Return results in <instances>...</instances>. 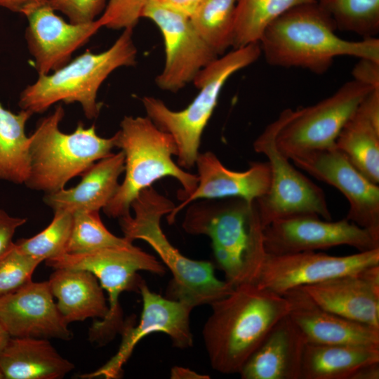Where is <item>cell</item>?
Masks as SVG:
<instances>
[{
  "mask_svg": "<svg viewBox=\"0 0 379 379\" xmlns=\"http://www.w3.org/2000/svg\"><path fill=\"white\" fill-rule=\"evenodd\" d=\"M210 305L212 312L204 326L203 339L211 367L225 374L239 373L290 310L286 297L253 283L235 286Z\"/></svg>",
  "mask_w": 379,
  "mask_h": 379,
  "instance_id": "6da1fadb",
  "label": "cell"
},
{
  "mask_svg": "<svg viewBox=\"0 0 379 379\" xmlns=\"http://www.w3.org/2000/svg\"><path fill=\"white\" fill-rule=\"evenodd\" d=\"M335 22L316 2L296 6L264 31L261 53L272 66L300 67L322 74L338 56L379 61V39L353 41L339 37Z\"/></svg>",
  "mask_w": 379,
  "mask_h": 379,
  "instance_id": "7a4b0ae2",
  "label": "cell"
},
{
  "mask_svg": "<svg viewBox=\"0 0 379 379\" xmlns=\"http://www.w3.org/2000/svg\"><path fill=\"white\" fill-rule=\"evenodd\" d=\"M175 206L152 186L143 190L131 204L133 216L129 213L119 218L124 237L131 243L136 239L147 242L171 271L173 279L168 288V298L193 307L211 305L228 295L234 286L216 277L213 263L185 257L167 239L161 227V219Z\"/></svg>",
  "mask_w": 379,
  "mask_h": 379,
  "instance_id": "3957f363",
  "label": "cell"
},
{
  "mask_svg": "<svg viewBox=\"0 0 379 379\" xmlns=\"http://www.w3.org/2000/svg\"><path fill=\"white\" fill-rule=\"evenodd\" d=\"M115 145L124 154L125 176L114 195L102 208L109 218L131 213V206L141 191L158 180L172 177L182 186L178 199L182 201L198 184V175L188 173L172 159L177 147L172 137L147 117L125 116L114 134Z\"/></svg>",
  "mask_w": 379,
  "mask_h": 379,
  "instance_id": "277c9868",
  "label": "cell"
},
{
  "mask_svg": "<svg viewBox=\"0 0 379 379\" xmlns=\"http://www.w3.org/2000/svg\"><path fill=\"white\" fill-rule=\"evenodd\" d=\"M136 55L133 29H125L107 50H86L53 73L39 75L20 93L18 105L34 114L46 112L57 102H77L86 118L95 119L102 107L97 101L100 86L115 69L135 65Z\"/></svg>",
  "mask_w": 379,
  "mask_h": 379,
  "instance_id": "5b68a950",
  "label": "cell"
},
{
  "mask_svg": "<svg viewBox=\"0 0 379 379\" xmlns=\"http://www.w3.org/2000/svg\"><path fill=\"white\" fill-rule=\"evenodd\" d=\"M261 54L258 42L233 49L212 61L194 79L199 92L182 110H172L161 100L152 96L142 98L147 116L173 139L177 164L181 168L190 169L195 165L204 130L225 84L234 74L254 63Z\"/></svg>",
  "mask_w": 379,
  "mask_h": 379,
  "instance_id": "8992f818",
  "label": "cell"
},
{
  "mask_svg": "<svg viewBox=\"0 0 379 379\" xmlns=\"http://www.w3.org/2000/svg\"><path fill=\"white\" fill-rule=\"evenodd\" d=\"M65 116L61 105L39 120L30 135V171L25 185L31 190L51 193L65 188L95 162L112 154L115 135L102 138L95 125L78 124L69 133L60 131Z\"/></svg>",
  "mask_w": 379,
  "mask_h": 379,
  "instance_id": "52a82bcc",
  "label": "cell"
},
{
  "mask_svg": "<svg viewBox=\"0 0 379 379\" xmlns=\"http://www.w3.org/2000/svg\"><path fill=\"white\" fill-rule=\"evenodd\" d=\"M53 269L85 270L92 272L108 294V312L105 318L95 321L91 330L92 341L99 343L110 340L124 326L119 305L120 295L126 291H138L142 280L138 271H147L163 275L166 267L162 262L133 244L110 247L79 254L64 253L46 260Z\"/></svg>",
  "mask_w": 379,
  "mask_h": 379,
  "instance_id": "ba28073f",
  "label": "cell"
},
{
  "mask_svg": "<svg viewBox=\"0 0 379 379\" xmlns=\"http://www.w3.org/2000/svg\"><path fill=\"white\" fill-rule=\"evenodd\" d=\"M293 112L290 108L284 109L253 144L255 152L267 158L271 172L267 193L254 201L262 227L275 220L298 215H317L326 220L332 218L322 189L298 171L277 146V135Z\"/></svg>",
  "mask_w": 379,
  "mask_h": 379,
  "instance_id": "9c48e42d",
  "label": "cell"
},
{
  "mask_svg": "<svg viewBox=\"0 0 379 379\" xmlns=\"http://www.w3.org/2000/svg\"><path fill=\"white\" fill-rule=\"evenodd\" d=\"M195 201L186 211L184 230L209 237L226 281L233 286L241 284L250 243L248 220L253 203L237 197Z\"/></svg>",
  "mask_w": 379,
  "mask_h": 379,
  "instance_id": "30bf717a",
  "label": "cell"
},
{
  "mask_svg": "<svg viewBox=\"0 0 379 379\" xmlns=\"http://www.w3.org/2000/svg\"><path fill=\"white\" fill-rule=\"evenodd\" d=\"M373 89L352 79L319 102L294 110L277 135L278 149L291 159L305 152L335 146L342 128Z\"/></svg>",
  "mask_w": 379,
  "mask_h": 379,
  "instance_id": "8fae6325",
  "label": "cell"
},
{
  "mask_svg": "<svg viewBox=\"0 0 379 379\" xmlns=\"http://www.w3.org/2000/svg\"><path fill=\"white\" fill-rule=\"evenodd\" d=\"M141 18L151 20L164 39L165 64L155 79L161 89L177 92L219 57L198 34L189 17L147 0Z\"/></svg>",
  "mask_w": 379,
  "mask_h": 379,
  "instance_id": "7c38bea8",
  "label": "cell"
},
{
  "mask_svg": "<svg viewBox=\"0 0 379 379\" xmlns=\"http://www.w3.org/2000/svg\"><path fill=\"white\" fill-rule=\"evenodd\" d=\"M375 265H379V248L343 256L314 251L281 255L267 253L253 284L283 295L295 288L355 274Z\"/></svg>",
  "mask_w": 379,
  "mask_h": 379,
  "instance_id": "4fadbf2b",
  "label": "cell"
},
{
  "mask_svg": "<svg viewBox=\"0 0 379 379\" xmlns=\"http://www.w3.org/2000/svg\"><path fill=\"white\" fill-rule=\"evenodd\" d=\"M138 291L142 300V310L139 323L124 325L122 340L117 353L96 371L80 375L81 378L103 377L118 378L122 367L131 357L136 345L149 334L160 332L166 334L175 347L190 348L193 345L190 317L192 305L152 291L144 280Z\"/></svg>",
  "mask_w": 379,
  "mask_h": 379,
  "instance_id": "5bb4252c",
  "label": "cell"
},
{
  "mask_svg": "<svg viewBox=\"0 0 379 379\" xmlns=\"http://www.w3.org/2000/svg\"><path fill=\"white\" fill-rule=\"evenodd\" d=\"M290 159L338 190L350 205L345 218L379 239V186L366 178L341 151L333 146L305 152Z\"/></svg>",
  "mask_w": 379,
  "mask_h": 379,
  "instance_id": "9a60e30c",
  "label": "cell"
},
{
  "mask_svg": "<svg viewBox=\"0 0 379 379\" xmlns=\"http://www.w3.org/2000/svg\"><path fill=\"white\" fill-rule=\"evenodd\" d=\"M267 253L281 255L346 245L359 252L379 248V239L346 218L333 222L317 215H298L275 220L262 228Z\"/></svg>",
  "mask_w": 379,
  "mask_h": 379,
  "instance_id": "2e32d148",
  "label": "cell"
},
{
  "mask_svg": "<svg viewBox=\"0 0 379 379\" xmlns=\"http://www.w3.org/2000/svg\"><path fill=\"white\" fill-rule=\"evenodd\" d=\"M25 39L39 75L54 72L71 60L72 54L100 29L97 20L74 24L65 21L48 4L25 15Z\"/></svg>",
  "mask_w": 379,
  "mask_h": 379,
  "instance_id": "e0dca14e",
  "label": "cell"
},
{
  "mask_svg": "<svg viewBox=\"0 0 379 379\" xmlns=\"http://www.w3.org/2000/svg\"><path fill=\"white\" fill-rule=\"evenodd\" d=\"M0 322L13 338L69 340L72 337L48 281H30L0 297Z\"/></svg>",
  "mask_w": 379,
  "mask_h": 379,
  "instance_id": "ac0fdd59",
  "label": "cell"
},
{
  "mask_svg": "<svg viewBox=\"0 0 379 379\" xmlns=\"http://www.w3.org/2000/svg\"><path fill=\"white\" fill-rule=\"evenodd\" d=\"M195 165L198 184L194 190L168 214L169 224L175 222L181 210L199 199L241 198L251 204L265 195L271 182L268 161L250 163L245 171L226 168L212 152L199 153Z\"/></svg>",
  "mask_w": 379,
  "mask_h": 379,
  "instance_id": "d6986e66",
  "label": "cell"
},
{
  "mask_svg": "<svg viewBox=\"0 0 379 379\" xmlns=\"http://www.w3.org/2000/svg\"><path fill=\"white\" fill-rule=\"evenodd\" d=\"M282 295L289 302V317L307 343L379 347V328L323 309L300 288H293Z\"/></svg>",
  "mask_w": 379,
  "mask_h": 379,
  "instance_id": "ffe728a7",
  "label": "cell"
},
{
  "mask_svg": "<svg viewBox=\"0 0 379 379\" xmlns=\"http://www.w3.org/2000/svg\"><path fill=\"white\" fill-rule=\"evenodd\" d=\"M306 344L288 314L272 327L239 373L243 379H300Z\"/></svg>",
  "mask_w": 379,
  "mask_h": 379,
  "instance_id": "44dd1931",
  "label": "cell"
},
{
  "mask_svg": "<svg viewBox=\"0 0 379 379\" xmlns=\"http://www.w3.org/2000/svg\"><path fill=\"white\" fill-rule=\"evenodd\" d=\"M360 272L298 288L323 309L379 328V286L367 281Z\"/></svg>",
  "mask_w": 379,
  "mask_h": 379,
  "instance_id": "7402d4cb",
  "label": "cell"
},
{
  "mask_svg": "<svg viewBox=\"0 0 379 379\" xmlns=\"http://www.w3.org/2000/svg\"><path fill=\"white\" fill-rule=\"evenodd\" d=\"M124 171V154L121 150L95 162L81 174L75 187L46 194L44 201L53 211H100L117 192Z\"/></svg>",
  "mask_w": 379,
  "mask_h": 379,
  "instance_id": "603a6c76",
  "label": "cell"
},
{
  "mask_svg": "<svg viewBox=\"0 0 379 379\" xmlns=\"http://www.w3.org/2000/svg\"><path fill=\"white\" fill-rule=\"evenodd\" d=\"M335 146L369 180L379 183V88L362 100Z\"/></svg>",
  "mask_w": 379,
  "mask_h": 379,
  "instance_id": "cb8c5ba5",
  "label": "cell"
},
{
  "mask_svg": "<svg viewBox=\"0 0 379 379\" xmlns=\"http://www.w3.org/2000/svg\"><path fill=\"white\" fill-rule=\"evenodd\" d=\"M74 368L48 339L11 337L0 351V371L6 379H60Z\"/></svg>",
  "mask_w": 379,
  "mask_h": 379,
  "instance_id": "d4e9b609",
  "label": "cell"
},
{
  "mask_svg": "<svg viewBox=\"0 0 379 379\" xmlns=\"http://www.w3.org/2000/svg\"><path fill=\"white\" fill-rule=\"evenodd\" d=\"M54 270L48 283L57 300V307L67 324L106 317L108 305L103 289L92 272L69 268Z\"/></svg>",
  "mask_w": 379,
  "mask_h": 379,
  "instance_id": "484cf974",
  "label": "cell"
},
{
  "mask_svg": "<svg viewBox=\"0 0 379 379\" xmlns=\"http://www.w3.org/2000/svg\"><path fill=\"white\" fill-rule=\"evenodd\" d=\"M377 361L379 347L307 343L300 379H350L361 366Z\"/></svg>",
  "mask_w": 379,
  "mask_h": 379,
  "instance_id": "4316f807",
  "label": "cell"
},
{
  "mask_svg": "<svg viewBox=\"0 0 379 379\" xmlns=\"http://www.w3.org/2000/svg\"><path fill=\"white\" fill-rule=\"evenodd\" d=\"M33 115L27 110L18 113L0 102V179L25 184L30 171V136L25 126Z\"/></svg>",
  "mask_w": 379,
  "mask_h": 379,
  "instance_id": "83f0119b",
  "label": "cell"
},
{
  "mask_svg": "<svg viewBox=\"0 0 379 379\" xmlns=\"http://www.w3.org/2000/svg\"><path fill=\"white\" fill-rule=\"evenodd\" d=\"M314 0H237L233 49L258 43L265 29L291 8Z\"/></svg>",
  "mask_w": 379,
  "mask_h": 379,
  "instance_id": "f1b7e54d",
  "label": "cell"
},
{
  "mask_svg": "<svg viewBox=\"0 0 379 379\" xmlns=\"http://www.w3.org/2000/svg\"><path fill=\"white\" fill-rule=\"evenodd\" d=\"M237 0H203L190 18L196 32L218 55L234 42Z\"/></svg>",
  "mask_w": 379,
  "mask_h": 379,
  "instance_id": "f546056e",
  "label": "cell"
},
{
  "mask_svg": "<svg viewBox=\"0 0 379 379\" xmlns=\"http://www.w3.org/2000/svg\"><path fill=\"white\" fill-rule=\"evenodd\" d=\"M333 19L337 29L363 39L379 32V0H314Z\"/></svg>",
  "mask_w": 379,
  "mask_h": 379,
  "instance_id": "4dcf8cb0",
  "label": "cell"
},
{
  "mask_svg": "<svg viewBox=\"0 0 379 379\" xmlns=\"http://www.w3.org/2000/svg\"><path fill=\"white\" fill-rule=\"evenodd\" d=\"M132 244L124 237H117L110 232L102 222L99 211H77L73 213L72 227L65 253H85Z\"/></svg>",
  "mask_w": 379,
  "mask_h": 379,
  "instance_id": "1f68e13d",
  "label": "cell"
},
{
  "mask_svg": "<svg viewBox=\"0 0 379 379\" xmlns=\"http://www.w3.org/2000/svg\"><path fill=\"white\" fill-rule=\"evenodd\" d=\"M73 222V213L55 211L51 223L34 237L14 242L22 253L41 261L46 260L66 252Z\"/></svg>",
  "mask_w": 379,
  "mask_h": 379,
  "instance_id": "d6a6232c",
  "label": "cell"
},
{
  "mask_svg": "<svg viewBox=\"0 0 379 379\" xmlns=\"http://www.w3.org/2000/svg\"><path fill=\"white\" fill-rule=\"evenodd\" d=\"M41 262L20 251L13 243L0 257V297L32 281L34 270Z\"/></svg>",
  "mask_w": 379,
  "mask_h": 379,
  "instance_id": "836d02e7",
  "label": "cell"
},
{
  "mask_svg": "<svg viewBox=\"0 0 379 379\" xmlns=\"http://www.w3.org/2000/svg\"><path fill=\"white\" fill-rule=\"evenodd\" d=\"M147 0H109L97 18L101 27L113 29H133L141 18Z\"/></svg>",
  "mask_w": 379,
  "mask_h": 379,
  "instance_id": "e575fe53",
  "label": "cell"
},
{
  "mask_svg": "<svg viewBox=\"0 0 379 379\" xmlns=\"http://www.w3.org/2000/svg\"><path fill=\"white\" fill-rule=\"evenodd\" d=\"M48 4L74 24L95 20L106 6L105 0H48Z\"/></svg>",
  "mask_w": 379,
  "mask_h": 379,
  "instance_id": "d590c367",
  "label": "cell"
},
{
  "mask_svg": "<svg viewBox=\"0 0 379 379\" xmlns=\"http://www.w3.org/2000/svg\"><path fill=\"white\" fill-rule=\"evenodd\" d=\"M26 222V218L11 216L0 208V257L12 246L15 231Z\"/></svg>",
  "mask_w": 379,
  "mask_h": 379,
  "instance_id": "8d00e7d4",
  "label": "cell"
},
{
  "mask_svg": "<svg viewBox=\"0 0 379 379\" xmlns=\"http://www.w3.org/2000/svg\"><path fill=\"white\" fill-rule=\"evenodd\" d=\"M353 79L372 88H379V61L360 58L352 70Z\"/></svg>",
  "mask_w": 379,
  "mask_h": 379,
  "instance_id": "74e56055",
  "label": "cell"
},
{
  "mask_svg": "<svg viewBox=\"0 0 379 379\" xmlns=\"http://www.w3.org/2000/svg\"><path fill=\"white\" fill-rule=\"evenodd\" d=\"M48 4V0H0V6L26 15L35 8Z\"/></svg>",
  "mask_w": 379,
  "mask_h": 379,
  "instance_id": "f35d334b",
  "label": "cell"
},
{
  "mask_svg": "<svg viewBox=\"0 0 379 379\" xmlns=\"http://www.w3.org/2000/svg\"><path fill=\"white\" fill-rule=\"evenodd\" d=\"M158 4L189 18L203 0H153Z\"/></svg>",
  "mask_w": 379,
  "mask_h": 379,
  "instance_id": "ab89813d",
  "label": "cell"
},
{
  "mask_svg": "<svg viewBox=\"0 0 379 379\" xmlns=\"http://www.w3.org/2000/svg\"><path fill=\"white\" fill-rule=\"evenodd\" d=\"M379 361L361 366L357 369L350 379H378Z\"/></svg>",
  "mask_w": 379,
  "mask_h": 379,
  "instance_id": "60d3db41",
  "label": "cell"
},
{
  "mask_svg": "<svg viewBox=\"0 0 379 379\" xmlns=\"http://www.w3.org/2000/svg\"><path fill=\"white\" fill-rule=\"evenodd\" d=\"M171 378L173 379H206L210 378L207 375L199 374L190 368L174 366L171 371Z\"/></svg>",
  "mask_w": 379,
  "mask_h": 379,
  "instance_id": "b9f144b4",
  "label": "cell"
},
{
  "mask_svg": "<svg viewBox=\"0 0 379 379\" xmlns=\"http://www.w3.org/2000/svg\"><path fill=\"white\" fill-rule=\"evenodd\" d=\"M10 338V335L0 322V351L5 347Z\"/></svg>",
  "mask_w": 379,
  "mask_h": 379,
  "instance_id": "7bdbcfd3",
  "label": "cell"
},
{
  "mask_svg": "<svg viewBox=\"0 0 379 379\" xmlns=\"http://www.w3.org/2000/svg\"><path fill=\"white\" fill-rule=\"evenodd\" d=\"M3 378H4V375H3L2 373L0 371V379H3Z\"/></svg>",
  "mask_w": 379,
  "mask_h": 379,
  "instance_id": "ee69618b",
  "label": "cell"
}]
</instances>
